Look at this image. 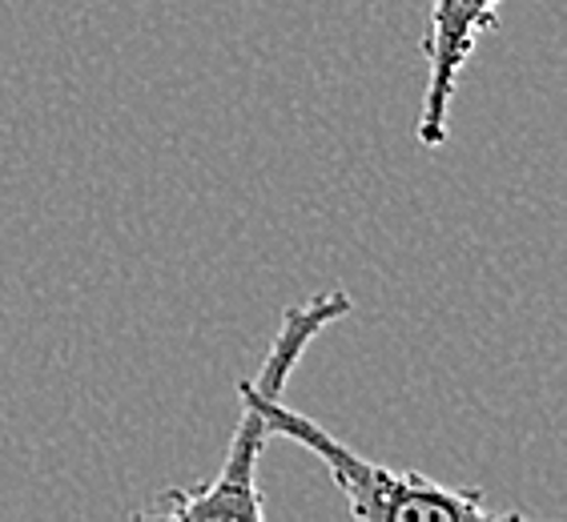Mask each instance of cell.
<instances>
[{
	"label": "cell",
	"mask_w": 567,
	"mask_h": 522,
	"mask_svg": "<svg viewBox=\"0 0 567 522\" xmlns=\"http://www.w3.org/2000/svg\"><path fill=\"white\" fill-rule=\"evenodd\" d=\"M350 310L354 305H350L347 290H327V294L286 305L282 326H278L270 349H266L262 374L254 382H238V398H246L254 410L262 414L266 435L310 450L330 470L334 487L347 494L350 514L362 522H519V514L492 511L483 502V490L443 487V482L423 479L415 470H391L382 462L362 458L359 450H350L347 442L330 435L322 422H315V418H306L295 406L282 403L286 378L295 374L310 342L327 326H334L339 317H347Z\"/></svg>",
	"instance_id": "6da1fadb"
},
{
	"label": "cell",
	"mask_w": 567,
	"mask_h": 522,
	"mask_svg": "<svg viewBox=\"0 0 567 522\" xmlns=\"http://www.w3.org/2000/svg\"><path fill=\"white\" fill-rule=\"evenodd\" d=\"M507 0H431L426 4L423 56H426V88L419 105L415 137L423 149H439L447 142L451 101L458 93L463 69L480 49V41L499 24V9Z\"/></svg>",
	"instance_id": "7a4b0ae2"
}]
</instances>
